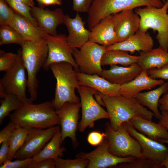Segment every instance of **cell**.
<instances>
[{"label": "cell", "mask_w": 168, "mask_h": 168, "mask_svg": "<svg viewBox=\"0 0 168 168\" xmlns=\"http://www.w3.org/2000/svg\"><path fill=\"white\" fill-rule=\"evenodd\" d=\"M39 7L45 8L46 6L53 5H61L62 4V0H36Z\"/></svg>", "instance_id": "bcb514c9"}, {"label": "cell", "mask_w": 168, "mask_h": 168, "mask_svg": "<svg viewBox=\"0 0 168 168\" xmlns=\"http://www.w3.org/2000/svg\"><path fill=\"white\" fill-rule=\"evenodd\" d=\"M142 71L137 63L124 67L112 65L109 69L103 70L100 76L112 83L121 85L132 80Z\"/></svg>", "instance_id": "7402d4cb"}, {"label": "cell", "mask_w": 168, "mask_h": 168, "mask_svg": "<svg viewBox=\"0 0 168 168\" xmlns=\"http://www.w3.org/2000/svg\"><path fill=\"white\" fill-rule=\"evenodd\" d=\"M161 117L158 122L168 131V111H161Z\"/></svg>", "instance_id": "c3c4849f"}, {"label": "cell", "mask_w": 168, "mask_h": 168, "mask_svg": "<svg viewBox=\"0 0 168 168\" xmlns=\"http://www.w3.org/2000/svg\"><path fill=\"white\" fill-rule=\"evenodd\" d=\"M106 47L89 41L79 49H74L73 55L79 72L88 75L101 76V64Z\"/></svg>", "instance_id": "52a82bcc"}, {"label": "cell", "mask_w": 168, "mask_h": 168, "mask_svg": "<svg viewBox=\"0 0 168 168\" xmlns=\"http://www.w3.org/2000/svg\"><path fill=\"white\" fill-rule=\"evenodd\" d=\"M9 25L20 34L26 41H34L40 40L44 38L45 34L39 26L15 12Z\"/></svg>", "instance_id": "cb8c5ba5"}, {"label": "cell", "mask_w": 168, "mask_h": 168, "mask_svg": "<svg viewBox=\"0 0 168 168\" xmlns=\"http://www.w3.org/2000/svg\"><path fill=\"white\" fill-rule=\"evenodd\" d=\"M49 68L56 81L54 97L51 101L55 110L66 103L80 102L75 90L80 85L73 66L68 63L62 62L52 64Z\"/></svg>", "instance_id": "277c9868"}, {"label": "cell", "mask_w": 168, "mask_h": 168, "mask_svg": "<svg viewBox=\"0 0 168 168\" xmlns=\"http://www.w3.org/2000/svg\"><path fill=\"white\" fill-rule=\"evenodd\" d=\"M139 56H133L128 52L120 50H112L106 51L101 60V66L120 64L128 66L137 63Z\"/></svg>", "instance_id": "f1b7e54d"}, {"label": "cell", "mask_w": 168, "mask_h": 168, "mask_svg": "<svg viewBox=\"0 0 168 168\" xmlns=\"http://www.w3.org/2000/svg\"><path fill=\"white\" fill-rule=\"evenodd\" d=\"M21 55V49H19L17 54L5 52L0 51V71H7L17 61Z\"/></svg>", "instance_id": "d6a6232c"}, {"label": "cell", "mask_w": 168, "mask_h": 168, "mask_svg": "<svg viewBox=\"0 0 168 168\" xmlns=\"http://www.w3.org/2000/svg\"><path fill=\"white\" fill-rule=\"evenodd\" d=\"M80 95L82 116L79 129L83 132L88 127H94V122L98 120L109 119L108 112L95 100L94 95L99 93L91 87L80 86L77 89Z\"/></svg>", "instance_id": "ba28073f"}, {"label": "cell", "mask_w": 168, "mask_h": 168, "mask_svg": "<svg viewBox=\"0 0 168 168\" xmlns=\"http://www.w3.org/2000/svg\"><path fill=\"white\" fill-rule=\"evenodd\" d=\"M89 40L106 47L118 42L112 15L103 18L91 29Z\"/></svg>", "instance_id": "44dd1931"}, {"label": "cell", "mask_w": 168, "mask_h": 168, "mask_svg": "<svg viewBox=\"0 0 168 168\" xmlns=\"http://www.w3.org/2000/svg\"><path fill=\"white\" fill-rule=\"evenodd\" d=\"M81 107L80 102H67L59 109L56 110L61 125L62 142L66 138H69L74 147H77L78 145L76 133Z\"/></svg>", "instance_id": "5bb4252c"}, {"label": "cell", "mask_w": 168, "mask_h": 168, "mask_svg": "<svg viewBox=\"0 0 168 168\" xmlns=\"http://www.w3.org/2000/svg\"><path fill=\"white\" fill-rule=\"evenodd\" d=\"M64 23L68 31V43L72 49H79L89 41L90 30L85 28V22L78 13L74 18L65 15Z\"/></svg>", "instance_id": "ac0fdd59"}, {"label": "cell", "mask_w": 168, "mask_h": 168, "mask_svg": "<svg viewBox=\"0 0 168 168\" xmlns=\"http://www.w3.org/2000/svg\"><path fill=\"white\" fill-rule=\"evenodd\" d=\"M161 166L165 167L166 168H168V153L165 159L161 164Z\"/></svg>", "instance_id": "f907efd6"}, {"label": "cell", "mask_w": 168, "mask_h": 168, "mask_svg": "<svg viewBox=\"0 0 168 168\" xmlns=\"http://www.w3.org/2000/svg\"><path fill=\"white\" fill-rule=\"evenodd\" d=\"M18 126L27 129H46L59 124L56 110L51 101L40 104L24 103L9 115Z\"/></svg>", "instance_id": "7a4b0ae2"}, {"label": "cell", "mask_w": 168, "mask_h": 168, "mask_svg": "<svg viewBox=\"0 0 168 168\" xmlns=\"http://www.w3.org/2000/svg\"><path fill=\"white\" fill-rule=\"evenodd\" d=\"M105 133L109 142V151L112 154L120 157L144 158L139 143L129 134L123 124L115 131L110 123H106Z\"/></svg>", "instance_id": "8992f818"}, {"label": "cell", "mask_w": 168, "mask_h": 168, "mask_svg": "<svg viewBox=\"0 0 168 168\" xmlns=\"http://www.w3.org/2000/svg\"><path fill=\"white\" fill-rule=\"evenodd\" d=\"M106 136L105 133H101L98 131H93L89 133L87 140L90 145L96 146L99 145Z\"/></svg>", "instance_id": "7bdbcfd3"}, {"label": "cell", "mask_w": 168, "mask_h": 168, "mask_svg": "<svg viewBox=\"0 0 168 168\" xmlns=\"http://www.w3.org/2000/svg\"><path fill=\"white\" fill-rule=\"evenodd\" d=\"M31 13L41 30L45 33L52 35L58 34L57 26L64 23L65 15L60 8L50 10L34 6L32 7Z\"/></svg>", "instance_id": "e0dca14e"}, {"label": "cell", "mask_w": 168, "mask_h": 168, "mask_svg": "<svg viewBox=\"0 0 168 168\" xmlns=\"http://www.w3.org/2000/svg\"><path fill=\"white\" fill-rule=\"evenodd\" d=\"M114 167L124 168H161L152 161L143 158H136L131 162L121 163Z\"/></svg>", "instance_id": "d590c367"}, {"label": "cell", "mask_w": 168, "mask_h": 168, "mask_svg": "<svg viewBox=\"0 0 168 168\" xmlns=\"http://www.w3.org/2000/svg\"><path fill=\"white\" fill-rule=\"evenodd\" d=\"M62 143L60 127L54 135L36 155L33 157V161H38L47 159L55 160L58 157L62 158L66 149L61 147Z\"/></svg>", "instance_id": "83f0119b"}, {"label": "cell", "mask_w": 168, "mask_h": 168, "mask_svg": "<svg viewBox=\"0 0 168 168\" xmlns=\"http://www.w3.org/2000/svg\"><path fill=\"white\" fill-rule=\"evenodd\" d=\"M99 95L108 113L110 124L114 130L118 129L124 123L135 117H142L152 121L155 116L141 104L135 97L126 98L120 94L114 96Z\"/></svg>", "instance_id": "6da1fadb"}, {"label": "cell", "mask_w": 168, "mask_h": 168, "mask_svg": "<svg viewBox=\"0 0 168 168\" xmlns=\"http://www.w3.org/2000/svg\"><path fill=\"white\" fill-rule=\"evenodd\" d=\"M159 104L160 110L161 111H168V92L164 94L160 98Z\"/></svg>", "instance_id": "7dc6e473"}, {"label": "cell", "mask_w": 168, "mask_h": 168, "mask_svg": "<svg viewBox=\"0 0 168 168\" xmlns=\"http://www.w3.org/2000/svg\"><path fill=\"white\" fill-rule=\"evenodd\" d=\"M21 56L0 79V90L6 94H15L23 103H32L26 96L28 78Z\"/></svg>", "instance_id": "9c48e42d"}, {"label": "cell", "mask_w": 168, "mask_h": 168, "mask_svg": "<svg viewBox=\"0 0 168 168\" xmlns=\"http://www.w3.org/2000/svg\"><path fill=\"white\" fill-rule=\"evenodd\" d=\"M14 1L23 3L31 7L35 6V3L33 0H13Z\"/></svg>", "instance_id": "681fc988"}, {"label": "cell", "mask_w": 168, "mask_h": 168, "mask_svg": "<svg viewBox=\"0 0 168 168\" xmlns=\"http://www.w3.org/2000/svg\"><path fill=\"white\" fill-rule=\"evenodd\" d=\"M18 125L14 122L10 121L0 132V144L5 140L9 139L16 129Z\"/></svg>", "instance_id": "b9f144b4"}, {"label": "cell", "mask_w": 168, "mask_h": 168, "mask_svg": "<svg viewBox=\"0 0 168 168\" xmlns=\"http://www.w3.org/2000/svg\"><path fill=\"white\" fill-rule=\"evenodd\" d=\"M55 160L47 159L38 161H33L28 168H55Z\"/></svg>", "instance_id": "ee69618b"}, {"label": "cell", "mask_w": 168, "mask_h": 168, "mask_svg": "<svg viewBox=\"0 0 168 168\" xmlns=\"http://www.w3.org/2000/svg\"><path fill=\"white\" fill-rule=\"evenodd\" d=\"M149 76L154 79L168 80V63L159 68H154L147 71Z\"/></svg>", "instance_id": "ab89813d"}, {"label": "cell", "mask_w": 168, "mask_h": 168, "mask_svg": "<svg viewBox=\"0 0 168 168\" xmlns=\"http://www.w3.org/2000/svg\"><path fill=\"white\" fill-rule=\"evenodd\" d=\"M21 48V57L27 75V91L32 102L38 96L37 74L47 59L48 47L44 38L36 41H26Z\"/></svg>", "instance_id": "3957f363"}, {"label": "cell", "mask_w": 168, "mask_h": 168, "mask_svg": "<svg viewBox=\"0 0 168 168\" xmlns=\"http://www.w3.org/2000/svg\"><path fill=\"white\" fill-rule=\"evenodd\" d=\"M1 144L2 145L0 149V165L9 160L8 159L9 149V140H4Z\"/></svg>", "instance_id": "f6af8a7d"}, {"label": "cell", "mask_w": 168, "mask_h": 168, "mask_svg": "<svg viewBox=\"0 0 168 168\" xmlns=\"http://www.w3.org/2000/svg\"><path fill=\"white\" fill-rule=\"evenodd\" d=\"M168 11V0L159 8L146 6L134 9L135 12L140 18L139 30L147 32L152 29L159 32L163 27L167 17Z\"/></svg>", "instance_id": "9a60e30c"}, {"label": "cell", "mask_w": 168, "mask_h": 168, "mask_svg": "<svg viewBox=\"0 0 168 168\" xmlns=\"http://www.w3.org/2000/svg\"><path fill=\"white\" fill-rule=\"evenodd\" d=\"M29 129L18 126L9 139V149L8 157L9 160L14 159L16 152L23 145Z\"/></svg>", "instance_id": "4dcf8cb0"}, {"label": "cell", "mask_w": 168, "mask_h": 168, "mask_svg": "<svg viewBox=\"0 0 168 168\" xmlns=\"http://www.w3.org/2000/svg\"><path fill=\"white\" fill-rule=\"evenodd\" d=\"M26 41L20 34L9 25L0 26V45L13 43L22 47Z\"/></svg>", "instance_id": "1f68e13d"}, {"label": "cell", "mask_w": 168, "mask_h": 168, "mask_svg": "<svg viewBox=\"0 0 168 168\" xmlns=\"http://www.w3.org/2000/svg\"><path fill=\"white\" fill-rule=\"evenodd\" d=\"M159 0H94L88 12L89 28L91 29L104 17L123 11L142 6L161 7Z\"/></svg>", "instance_id": "5b68a950"}, {"label": "cell", "mask_w": 168, "mask_h": 168, "mask_svg": "<svg viewBox=\"0 0 168 168\" xmlns=\"http://www.w3.org/2000/svg\"><path fill=\"white\" fill-rule=\"evenodd\" d=\"M44 38L48 49L47 58L43 67L44 70H49L53 63L66 62L71 64L77 72H79L73 55L74 49L69 45L66 35L63 34L52 35L45 33Z\"/></svg>", "instance_id": "30bf717a"}, {"label": "cell", "mask_w": 168, "mask_h": 168, "mask_svg": "<svg viewBox=\"0 0 168 168\" xmlns=\"http://www.w3.org/2000/svg\"><path fill=\"white\" fill-rule=\"evenodd\" d=\"M159 46L168 51V13L165 24L156 36Z\"/></svg>", "instance_id": "f35d334b"}, {"label": "cell", "mask_w": 168, "mask_h": 168, "mask_svg": "<svg viewBox=\"0 0 168 168\" xmlns=\"http://www.w3.org/2000/svg\"><path fill=\"white\" fill-rule=\"evenodd\" d=\"M123 124L129 134L139 143L144 158L160 166L168 153V147L164 143L152 139L137 131L129 121Z\"/></svg>", "instance_id": "4fadbf2b"}, {"label": "cell", "mask_w": 168, "mask_h": 168, "mask_svg": "<svg viewBox=\"0 0 168 168\" xmlns=\"http://www.w3.org/2000/svg\"><path fill=\"white\" fill-rule=\"evenodd\" d=\"M160 0L162 2L164 3L167 1V0Z\"/></svg>", "instance_id": "f5cc1de1"}, {"label": "cell", "mask_w": 168, "mask_h": 168, "mask_svg": "<svg viewBox=\"0 0 168 168\" xmlns=\"http://www.w3.org/2000/svg\"><path fill=\"white\" fill-rule=\"evenodd\" d=\"M59 127V125H58L46 129H29L23 145L14 158H32L43 148Z\"/></svg>", "instance_id": "8fae6325"}, {"label": "cell", "mask_w": 168, "mask_h": 168, "mask_svg": "<svg viewBox=\"0 0 168 168\" xmlns=\"http://www.w3.org/2000/svg\"><path fill=\"white\" fill-rule=\"evenodd\" d=\"M168 63V51L161 47L141 51L137 63L142 70L159 68Z\"/></svg>", "instance_id": "484cf974"}, {"label": "cell", "mask_w": 168, "mask_h": 168, "mask_svg": "<svg viewBox=\"0 0 168 168\" xmlns=\"http://www.w3.org/2000/svg\"><path fill=\"white\" fill-rule=\"evenodd\" d=\"M15 12L5 0H0V25H9L12 20Z\"/></svg>", "instance_id": "8d00e7d4"}, {"label": "cell", "mask_w": 168, "mask_h": 168, "mask_svg": "<svg viewBox=\"0 0 168 168\" xmlns=\"http://www.w3.org/2000/svg\"><path fill=\"white\" fill-rule=\"evenodd\" d=\"M33 161L32 158L8 160L0 165V168H28Z\"/></svg>", "instance_id": "74e56055"}, {"label": "cell", "mask_w": 168, "mask_h": 168, "mask_svg": "<svg viewBox=\"0 0 168 168\" xmlns=\"http://www.w3.org/2000/svg\"><path fill=\"white\" fill-rule=\"evenodd\" d=\"M5 0L15 12L24 17L34 24L38 26L36 20L31 15V7L13 0Z\"/></svg>", "instance_id": "836d02e7"}, {"label": "cell", "mask_w": 168, "mask_h": 168, "mask_svg": "<svg viewBox=\"0 0 168 168\" xmlns=\"http://www.w3.org/2000/svg\"><path fill=\"white\" fill-rule=\"evenodd\" d=\"M129 122L138 132L152 139H168V131L159 123L139 117L133 118Z\"/></svg>", "instance_id": "d4e9b609"}, {"label": "cell", "mask_w": 168, "mask_h": 168, "mask_svg": "<svg viewBox=\"0 0 168 168\" xmlns=\"http://www.w3.org/2000/svg\"><path fill=\"white\" fill-rule=\"evenodd\" d=\"M109 149L108 141L105 137L102 142L94 150L89 153H80L77 155V158L87 160L89 163L87 168L114 167L121 163L131 162L137 158L131 156H117L110 153Z\"/></svg>", "instance_id": "7c38bea8"}, {"label": "cell", "mask_w": 168, "mask_h": 168, "mask_svg": "<svg viewBox=\"0 0 168 168\" xmlns=\"http://www.w3.org/2000/svg\"><path fill=\"white\" fill-rule=\"evenodd\" d=\"M77 77L80 86L91 87L105 95L114 96L119 94L120 85L112 83L97 74L88 75L77 72Z\"/></svg>", "instance_id": "603a6c76"}, {"label": "cell", "mask_w": 168, "mask_h": 168, "mask_svg": "<svg viewBox=\"0 0 168 168\" xmlns=\"http://www.w3.org/2000/svg\"><path fill=\"white\" fill-rule=\"evenodd\" d=\"M112 15L117 42L127 39L139 30L140 18L134 9L125 10Z\"/></svg>", "instance_id": "2e32d148"}, {"label": "cell", "mask_w": 168, "mask_h": 168, "mask_svg": "<svg viewBox=\"0 0 168 168\" xmlns=\"http://www.w3.org/2000/svg\"><path fill=\"white\" fill-rule=\"evenodd\" d=\"M168 92V82H164L158 88L147 92H140L135 97L143 106L148 108L153 112L159 120L161 114L158 110V106L160 97L163 95Z\"/></svg>", "instance_id": "4316f807"}, {"label": "cell", "mask_w": 168, "mask_h": 168, "mask_svg": "<svg viewBox=\"0 0 168 168\" xmlns=\"http://www.w3.org/2000/svg\"><path fill=\"white\" fill-rule=\"evenodd\" d=\"M72 9L78 13L88 12L94 0H72Z\"/></svg>", "instance_id": "60d3db41"}, {"label": "cell", "mask_w": 168, "mask_h": 168, "mask_svg": "<svg viewBox=\"0 0 168 168\" xmlns=\"http://www.w3.org/2000/svg\"><path fill=\"white\" fill-rule=\"evenodd\" d=\"M55 161L56 168H87L89 163L87 160L82 158L65 159L58 157Z\"/></svg>", "instance_id": "e575fe53"}, {"label": "cell", "mask_w": 168, "mask_h": 168, "mask_svg": "<svg viewBox=\"0 0 168 168\" xmlns=\"http://www.w3.org/2000/svg\"><path fill=\"white\" fill-rule=\"evenodd\" d=\"M164 82L163 80L151 77L148 75L147 71L142 70L132 80L120 85L119 93L126 98L135 97L137 94L142 91L151 89Z\"/></svg>", "instance_id": "ffe728a7"}, {"label": "cell", "mask_w": 168, "mask_h": 168, "mask_svg": "<svg viewBox=\"0 0 168 168\" xmlns=\"http://www.w3.org/2000/svg\"><path fill=\"white\" fill-rule=\"evenodd\" d=\"M158 142H162L164 143H166L168 144V139H161L159 140Z\"/></svg>", "instance_id": "816d5d0a"}, {"label": "cell", "mask_w": 168, "mask_h": 168, "mask_svg": "<svg viewBox=\"0 0 168 168\" xmlns=\"http://www.w3.org/2000/svg\"><path fill=\"white\" fill-rule=\"evenodd\" d=\"M154 41L147 32L138 30L134 34L122 41L106 47V51L120 50L126 52H146L153 49Z\"/></svg>", "instance_id": "d6986e66"}, {"label": "cell", "mask_w": 168, "mask_h": 168, "mask_svg": "<svg viewBox=\"0 0 168 168\" xmlns=\"http://www.w3.org/2000/svg\"><path fill=\"white\" fill-rule=\"evenodd\" d=\"M3 99L0 100V124L1 125L5 118L9 116L12 111L19 109L24 104L15 94L7 93Z\"/></svg>", "instance_id": "f546056e"}]
</instances>
